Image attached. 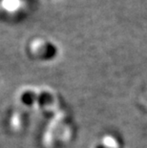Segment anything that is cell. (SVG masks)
I'll return each instance as SVG.
<instances>
[{"label": "cell", "instance_id": "1", "mask_svg": "<svg viewBox=\"0 0 147 148\" xmlns=\"http://www.w3.org/2000/svg\"><path fill=\"white\" fill-rule=\"evenodd\" d=\"M20 99L24 104L30 105V104H32L34 100V94L33 92H30V91H24V92L21 94Z\"/></svg>", "mask_w": 147, "mask_h": 148}]
</instances>
